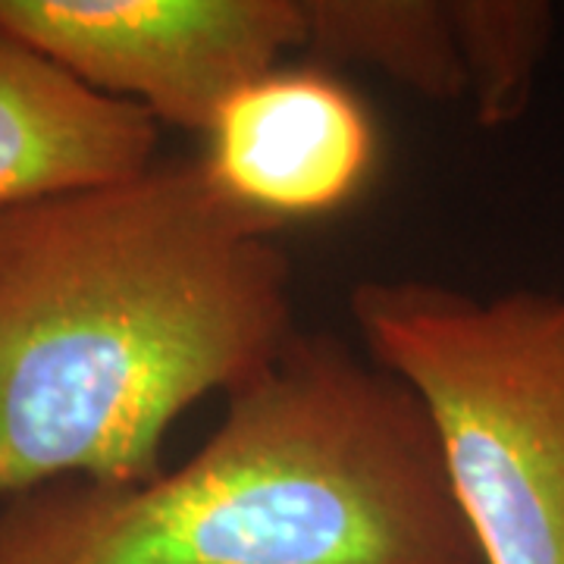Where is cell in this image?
Masks as SVG:
<instances>
[{
    "mask_svg": "<svg viewBox=\"0 0 564 564\" xmlns=\"http://www.w3.org/2000/svg\"><path fill=\"white\" fill-rule=\"evenodd\" d=\"M276 232L202 161L3 210L0 502L154 480L192 404L276 361L299 333Z\"/></svg>",
    "mask_w": 564,
    "mask_h": 564,
    "instance_id": "1",
    "label": "cell"
},
{
    "mask_svg": "<svg viewBox=\"0 0 564 564\" xmlns=\"http://www.w3.org/2000/svg\"><path fill=\"white\" fill-rule=\"evenodd\" d=\"M0 564H480L417 392L295 333L207 443L139 486L0 502Z\"/></svg>",
    "mask_w": 564,
    "mask_h": 564,
    "instance_id": "2",
    "label": "cell"
},
{
    "mask_svg": "<svg viewBox=\"0 0 564 564\" xmlns=\"http://www.w3.org/2000/svg\"><path fill=\"white\" fill-rule=\"evenodd\" d=\"M348 307L426 408L480 564H564V292L364 280Z\"/></svg>",
    "mask_w": 564,
    "mask_h": 564,
    "instance_id": "3",
    "label": "cell"
},
{
    "mask_svg": "<svg viewBox=\"0 0 564 564\" xmlns=\"http://www.w3.org/2000/svg\"><path fill=\"white\" fill-rule=\"evenodd\" d=\"M0 29L154 122L207 132L223 104L304 47L302 0H0Z\"/></svg>",
    "mask_w": 564,
    "mask_h": 564,
    "instance_id": "4",
    "label": "cell"
},
{
    "mask_svg": "<svg viewBox=\"0 0 564 564\" xmlns=\"http://www.w3.org/2000/svg\"><path fill=\"white\" fill-rule=\"evenodd\" d=\"M210 180L273 226L333 214L364 188L377 129L364 101L323 66L270 69L207 126Z\"/></svg>",
    "mask_w": 564,
    "mask_h": 564,
    "instance_id": "5",
    "label": "cell"
},
{
    "mask_svg": "<svg viewBox=\"0 0 564 564\" xmlns=\"http://www.w3.org/2000/svg\"><path fill=\"white\" fill-rule=\"evenodd\" d=\"M158 122L0 29V214L158 161Z\"/></svg>",
    "mask_w": 564,
    "mask_h": 564,
    "instance_id": "6",
    "label": "cell"
},
{
    "mask_svg": "<svg viewBox=\"0 0 564 564\" xmlns=\"http://www.w3.org/2000/svg\"><path fill=\"white\" fill-rule=\"evenodd\" d=\"M304 51L317 63H358L430 101L467 98L448 0H302Z\"/></svg>",
    "mask_w": 564,
    "mask_h": 564,
    "instance_id": "7",
    "label": "cell"
},
{
    "mask_svg": "<svg viewBox=\"0 0 564 564\" xmlns=\"http://www.w3.org/2000/svg\"><path fill=\"white\" fill-rule=\"evenodd\" d=\"M448 20L480 126L521 120L552 44V7L543 0H448Z\"/></svg>",
    "mask_w": 564,
    "mask_h": 564,
    "instance_id": "8",
    "label": "cell"
}]
</instances>
